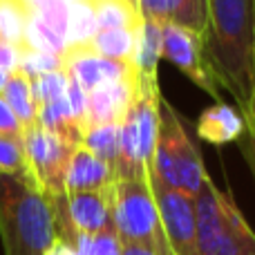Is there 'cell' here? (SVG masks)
Listing matches in <instances>:
<instances>
[{
    "label": "cell",
    "mask_w": 255,
    "mask_h": 255,
    "mask_svg": "<svg viewBox=\"0 0 255 255\" xmlns=\"http://www.w3.org/2000/svg\"><path fill=\"white\" fill-rule=\"evenodd\" d=\"M202 38L217 88L247 110L255 94V0H208Z\"/></svg>",
    "instance_id": "1"
},
{
    "label": "cell",
    "mask_w": 255,
    "mask_h": 255,
    "mask_svg": "<svg viewBox=\"0 0 255 255\" xmlns=\"http://www.w3.org/2000/svg\"><path fill=\"white\" fill-rule=\"evenodd\" d=\"M0 238L4 255H47L58 242L52 199L34 177L0 170Z\"/></svg>",
    "instance_id": "2"
},
{
    "label": "cell",
    "mask_w": 255,
    "mask_h": 255,
    "mask_svg": "<svg viewBox=\"0 0 255 255\" xmlns=\"http://www.w3.org/2000/svg\"><path fill=\"white\" fill-rule=\"evenodd\" d=\"M161 92L157 76H136L134 94L119 124V161L117 179H143L150 177L154 148L159 136Z\"/></svg>",
    "instance_id": "3"
},
{
    "label": "cell",
    "mask_w": 255,
    "mask_h": 255,
    "mask_svg": "<svg viewBox=\"0 0 255 255\" xmlns=\"http://www.w3.org/2000/svg\"><path fill=\"white\" fill-rule=\"evenodd\" d=\"M159 136L154 148L150 181L166 188L179 190L190 197H197L211 179L204 168V161L195 148L193 139L186 132L179 112L170 103L161 101L159 112Z\"/></svg>",
    "instance_id": "4"
},
{
    "label": "cell",
    "mask_w": 255,
    "mask_h": 255,
    "mask_svg": "<svg viewBox=\"0 0 255 255\" xmlns=\"http://www.w3.org/2000/svg\"><path fill=\"white\" fill-rule=\"evenodd\" d=\"M197 255H255V233L226 193L211 179L195 197Z\"/></svg>",
    "instance_id": "5"
},
{
    "label": "cell",
    "mask_w": 255,
    "mask_h": 255,
    "mask_svg": "<svg viewBox=\"0 0 255 255\" xmlns=\"http://www.w3.org/2000/svg\"><path fill=\"white\" fill-rule=\"evenodd\" d=\"M112 222L124 244H143L159 255H172L163 238L150 177L112 184Z\"/></svg>",
    "instance_id": "6"
},
{
    "label": "cell",
    "mask_w": 255,
    "mask_h": 255,
    "mask_svg": "<svg viewBox=\"0 0 255 255\" xmlns=\"http://www.w3.org/2000/svg\"><path fill=\"white\" fill-rule=\"evenodd\" d=\"M22 145L36 184L49 199L65 195V172L79 143L47 130L36 121L22 130Z\"/></svg>",
    "instance_id": "7"
},
{
    "label": "cell",
    "mask_w": 255,
    "mask_h": 255,
    "mask_svg": "<svg viewBox=\"0 0 255 255\" xmlns=\"http://www.w3.org/2000/svg\"><path fill=\"white\" fill-rule=\"evenodd\" d=\"M56 231L70 229L83 235H94L115 229L112 222V186L90 193H65L52 197Z\"/></svg>",
    "instance_id": "8"
},
{
    "label": "cell",
    "mask_w": 255,
    "mask_h": 255,
    "mask_svg": "<svg viewBox=\"0 0 255 255\" xmlns=\"http://www.w3.org/2000/svg\"><path fill=\"white\" fill-rule=\"evenodd\" d=\"M159 208L161 231L172 255H197V213L195 197L150 181Z\"/></svg>",
    "instance_id": "9"
},
{
    "label": "cell",
    "mask_w": 255,
    "mask_h": 255,
    "mask_svg": "<svg viewBox=\"0 0 255 255\" xmlns=\"http://www.w3.org/2000/svg\"><path fill=\"white\" fill-rule=\"evenodd\" d=\"M161 58L177 67L181 74H186L197 88L211 94L217 103H222L220 88L213 79L211 70L204 58V38L202 34H195L184 27L161 25Z\"/></svg>",
    "instance_id": "10"
},
{
    "label": "cell",
    "mask_w": 255,
    "mask_h": 255,
    "mask_svg": "<svg viewBox=\"0 0 255 255\" xmlns=\"http://www.w3.org/2000/svg\"><path fill=\"white\" fill-rule=\"evenodd\" d=\"M63 70L88 94L103 88V85L132 81L139 74L134 65L99 56V54H94L85 43L70 45V47L65 49V54H63Z\"/></svg>",
    "instance_id": "11"
},
{
    "label": "cell",
    "mask_w": 255,
    "mask_h": 255,
    "mask_svg": "<svg viewBox=\"0 0 255 255\" xmlns=\"http://www.w3.org/2000/svg\"><path fill=\"white\" fill-rule=\"evenodd\" d=\"M136 4L143 20L184 27L204 36L208 0H136Z\"/></svg>",
    "instance_id": "12"
},
{
    "label": "cell",
    "mask_w": 255,
    "mask_h": 255,
    "mask_svg": "<svg viewBox=\"0 0 255 255\" xmlns=\"http://www.w3.org/2000/svg\"><path fill=\"white\" fill-rule=\"evenodd\" d=\"M117 181L115 168L101 157L79 143L72 152L70 166L65 172V193H90V190H106Z\"/></svg>",
    "instance_id": "13"
},
{
    "label": "cell",
    "mask_w": 255,
    "mask_h": 255,
    "mask_svg": "<svg viewBox=\"0 0 255 255\" xmlns=\"http://www.w3.org/2000/svg\"><path fill=\"white\" fill-rule=\"evenodd\" d=\"M139 76V74H136ZM136 79L110 83L88 94V117H85V130L92 126H115L121 124L128 106L134 94Z\"/></svg>",
    "instance_id": "14"
},
{
    "label": "cell",
    "mask_w": 255,
    "mask_h": 255,
    "mask_svg": "<svg viewBox=\"0 0 255 255\" xmlns=\"http://www.w3.org/2000/svg\"><path fill=\"white\" fill-rule=\"evenodd\" d=\"M197 134L199 139L213 145L235 143L244 136V119L235 108L226 103H215L213 108L202 112L197 121Z\"/></svg>",
    "instance_id": "15"
},
{
    "label": "cell",
    "mask_w": 255,
    "mask_h": 255,
    "mask_svg": "<svg viewBox=\"0 0 255 255\" xmlns=\"http://www.w3.org/2000/svg\"><path fill=\"white\" fill-rule=\"evenodd\" d=\"M139 31H141V27L139 29H97V34L85 45L103 58L134 65Z\"/></svg>",
    "instance_id": "16"
},
{
    "label": "cell",
    "mask_w": 255,
    "mask_h": 255,
    "mask_svg": "<svg viewBox=\"0 0 255 255\" xmlns=\"http://www.w3.org/2000/svg\"><path fill=\"white\" fill-rule=\"evenodd\" d=\"M97 20V29H139L143 18L139 7L128 0H85Z\"/></svg>",
    "instance_id": "17"
},
{
    "label": "cell",
    "mask_w": 255,
    "mask_h": 255,
    "mask_svg": "<svg viewBox=\"0 0 255 255\" xmlns=\"http://www.w3.org/2000/svg\"><path fill=\"white\" fill-rule=\"evenodd\" d=\"M2 99L13 110V115L18 117V121L22 124V128H27V126L38 121V103H36V97H34L31 79L22 70H16L9 74Z\"/></svg>",
    "instance_id": "18"
},
{
    "label": "cell",
    "mask_w": 255,
    "mask_h": 255,
    "mask_svg": "<svg viewBox=\"0 0 255 255\" xmlns=\"http://www.w3.org/2000/svg\"><path fill=\"white\" fill-rule=\"evenodd\" d=\"M56 235L58 242L70 247L74 255H121V249H124V242H121L115 229L101 231V233L94 235H83L76 233V231L63 229L56 231Z\"/></svg>",
    "instance_id": "19"
},
{
    "label": "cell",
    "mask_w": 255,
    "mask_h": 255,
    "mask_svg": "<svg viewBox=\"0 0 255 255\" xmlns=\"http://www.w3.org/2000/svg\"><path fill=\"white\" fill-rule=\"evenodd\" d=\"M31 9L27 0H0V40L25 49Z\"/></svg>",
    "instance_id": "20"
},
{
    "label": "cell",
    "mask_w": 255,
    "mask_h": 255,
    "mask_svg": "<svg viewBox=\"0 0 255 255\" xmlns=\"http://www.w3.org/2000/svg\"><path fill=\"white\" fill-rule=\"evenodd\" d=\"M81 143L88 150H92L97 157L108 161L117 172V161H119V124L115 126H92L83 130Z\"/></svg>",
    "instance_id": "21"
},
{
    "label": "cell",
    "mask_w": 255,
    "mask_h": 255,
    "mask_svg": "<svg viewBox=\"0 0 255 255\" xmlns=\"http://www.w3.org/2000/svg\"><path fill=\"white\" fill-rule=\"evenodd\" d=\"M0 170L16 172V175H25V177H34L29 170V163H27V157H25L22 136L0 134Z\"/></svg>",
    "instance_id": "22"
},
{
    "label": "cell",
    "mask_w": 255,
    "mask_h": 255,
    "mask_svg": "<svg viewBox=\"0 0 255 255\" xmlns=\"http://www.w3.org/2000/svg\"><path fill=\"white\" fill-rule=\"evenodd\" d=\"M67 83H70V76H67L65 70H56V72L40 74L36 79H31V88H34V97H36L38 108L65 97Z\"/></svg>",
    "instance_id": "23"
},
{
    "label": "cell",
    "mask_w": 255,
    "mask_h": 255,
    "mask_svg": "<svg viewBox=\"0 0 255 255\" xmlns=\"http://www.w3.org/2000/svg\"><path fill=\"white\" fill-rule=\"evenodd\" d=\"M20 70L25 72L29 79H36V76H40V74H49V72L63 70V56L47 54V52H36V49H22Z\"/></svg>",
    "instance_id": "24"
},
{
    "label": "cell",
    "mask_w": 255,
    "mask_h": 255,
    "mask_svg": "<svg viewBox=\"0 0 255 255\" xmlns=\"http://www.w3.org/2000/svg\"><path fill=\"white\" fill-rule=\"evenodd\" d=\"M240 115H242V119H244V136L240 139V143H242L247 161L251 163L253 175H255V94H253L251 103L247 106V110H242Z\"/></svg>",
    "instance_id": "25"
},
{
    "label": "cell",
    "mask_w": 255,
    "mask_h": 255,
    "mask_svg": "<svg viewBox=\"0 0 255 255\" xmlns=\"http://www.w3.org/2000/svg\"><path fill=\"white\" fill-rule=\"evenodd\" d=\"M22 124L18 121V117L13 115V110L7 106L2 97H0V134H9V136H22Z\"/></svg>",
    "instance_id": "26"
},
{
    "label": "cell",
    "mask_w": 255,
    "mask_h": 255,
    "mask_svg": "<svg viewBox=\"0 0 255 255\" xmlns=\"http://www.w3.org/2000/svg\"><path fill=\"white\" fill-rule=\"evenodd\" d=\"M20 58H22L20 47L0 40V67H2V70H7L9 74L16 72V70H20Z\"/></svg>",
    "instance_id": "27"
},
{
    "label": "cell",
    "mask_w": 255,
    "mask_h": 255,
    "mask_svg": "<svg viewBox=\"0 0 255 255\" xmlns=\"http://www.w3.org/2000/svg\"><path fill=\"white\" fill-rule=\"evenodd\" d=\"M121 255H159V253L152 251L150 247H143V244H124Z\"/></svg>",
    "instance_id": "28"
},
{
    "label": "cell",
    "mask_w": 255,
    "mask_h": 255,
    "mask_svg": "<svg viewBox=\"0 0 255 255\" xmlns=\"http://www.w3.org/2000/svg\"><path fill=\"white\" fill-rule=\"evenodd\" d=\"M47 255H74V251H72L70 247H65L63 242H56V244L52 247V251H49Z\"/></svg>",
    "instance_id": "29"
},
{
    "label": "cell",
    "mask_w": 255,
    "mask_h": 255,
    "mask_svg": "<svg viewBox=\"0 0 255 255\" xmlns=\"http://www.w3.org/2000/svg\"><path fill=\"white\" fill-rule=\"evenodd\" d=\"M7 81H9V72H7V70H2V67H0V97H2L4 88H7Z\"/></svg>",
    "instance_id": "30"
},
{
    "label": "cell",
    "mask_w": 255,
    "mask_h": 255,
    "mask_svg": "<svg viewBox=\"0 0 255 255\" xmlns=\"http://www.w3.org/2000/svg\"><path fill=\"white\" fill-rule=\"evenodd\" d=\"M128 2H134L136 4V0H128ZM136 7H139V4H136Z\"/></svg>",
    "instance_id": "31"
}]
</instances>
